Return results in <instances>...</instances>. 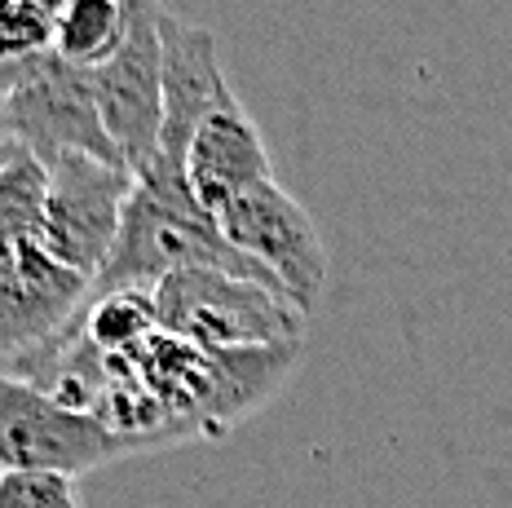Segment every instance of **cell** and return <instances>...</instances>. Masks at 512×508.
Masks as SVG:
<instances>
[{
	"instance_id": "8fae6325",
	"label": "cell",
	"mask_w": 512,
	"mask_h": 508,
	"mask_svg": "<svg viewBox=\"0 0 512 508\" xmlns=\"http://www.w3.org/2000/svg\"><path fill=\"white\" fill-rule=\"evenodd\" d=\"M0 508H84L80 478H67V473H0Z\"/></svg>"
},
{
	"instance_id": "8992f818",
	"label": "cell",
	"mask_w": 512,
	"mask_h": 508,
	"mask_svg": "<svg viewBox=\"0 0 512 508\" xmlns=\"http://www.w3.org/2000/svg\"><path fill=\"white\" fill-rule=\"evenodd\" d=\"M128 31L102 67L89 71L93 102L102 129L128 173H142L159 155V124H164V54H159L155 9L159 0H124Z\"/></svg>"
},
{
	"instance_id": "3957f363",
	"label": "cell",
	"mask_w": 512,
	"mask_h": 508,
	"mask_svg": "<svg viewBox=\"0 0 512 508\" xmlns=\"http://www.w3.org/2000/svg\"><path fill=\"white\" fill-rule=\"evenodd\" d=\"M217 226L230 239V248H239L243 257L270 274L274 288L296 310L301 314L314 310L327 288V274H332V257H327V243L318 235L309 208L292 190H283L274 177H265V182L248 186L221 208Z\"/></svg>"
},
{
	"instance_id": "7c38bea8",
	"label": "cell",
	"mask_w": 512,
	"mask_h": 508,
	"mask_svg": "<svg viewBox=\"0 0 512 508\" xmlns=\"http://www.w3.org/2000/svg\"><path fill=\"white\" fill-rule=\"evenodd\" d=\"M31 5H36V9H40V14H49V18H53V23H58V18H62V14H67V5H71V0H31Z\"/></svg>"
},
{
	"instance_id": "277c9868",
	"label": "cell",
	"mask_w": 512,
	"mask_h": 508,
	"mask_svg": "<svg viewBox=\"0 0 512 508\" xmlns=\"http://www.w3.org/2000/svg\"><path fill=\"white\" fill-rule=\"evenodd\" d=\"M0 142L23 146L36 160L76 151L120 164L111 137L102 129L89 71L62 62L53 49L40 58H27L18 67L14 89L0 98Z\"/></svg>"
},
{
	"instance_id": "7a4b0ae2",
	"label": "cell",
	"mask_w": 512,
	"mask_h": 508,
	"mask_svg": "<svg viewBox=\"0 0 512 508\" xmlns=\"http://www.w3.org/2000/svg\"><path fill=\"white\" fill-rule=\"evenodd\" d=\"M128 455L93 411L67 407L49 389L0 367V473H84Z\"/></svg>"
},
{
	"instance_id": "5b68a950",
	"label": "cell",
	"mask_w": 512,
	"mask_h": 508,
	"mask_svg": "<svg viewBox=\"0 0 512 508\" xmlns=\"http://www.w3.org/2000/svg\"><path fill=\"white\" fill-rule=\"evenodd\" d=\"M45 177L40 243L58 266L76 270L93 288L115 248V235H120V213L133 190V173L124 164L98 160V155L67 151L45 160Z\"/></svg>"
},
{
	"instance_id": "6da1fadb",
	"label": "cell",
	"mask_w": 512,
	"mask_h": 508,
	"mask_svg": "<svg viewBox=\"0 0 512 508\" xmlns=\"http://www.w3.org/2000/svg\"><path fill=\"white\" fill-rule=\"evenodd\" d=\"M159 327L204 349L305 341V314L256 279L217 266L173 270L151 288Z\"/></svg>"
},
{
	"instance_id": "9c48e42d",
	"label": "cell",
	"mask_w": 512,
	"mask_h": 508,
	"mask_svg": "<svg viewBox=\"0 0 512 508\" xmlns=\"http://www.w3.org/2000/svg\"><path fill=\"white\" fill-rule=\"evenodd\" d=\"M124 31H128L124 0H71L67 14L53 23V54L80 71H93L124 45Z\"/></svg>"
},
{
	"instance_id": "52a82bcc",
	"label": "cell",
	"mask_w": 512,
	"mask_h": 508,
	"mask_svg": "<svg viewBox=\"0 0 512 508\" xmlns=\"http://www.w3.org/2000/svg\"><path fill=\"white\" fill-rule=\"evenodd\" d=\"M159 54H164V124H159V155L168 164H186L190 137L208 120V111L230 93V76L221 71L217 36L204 23L173 14L159 0L155 9Z\"/></svg>"
},
{
	"instance_id": "ba28073f",
	"label": "cell",
	"mask_w": 512,
	"mask_h": 508,
	"mask_svg": "<svg viewBox=\"0 0 512 508\" xmlns=\"http://www.w3.org/2000/svg\"><path fill=\"white\" fill-rule=\"evenodd\" d=\"M186 182L195 190L199 208L217 217L234 195H243L248 186L265 182L270 173V146L261 137V124L252 120V111L239 102V93H230L208 111V120L195 129L186 151Z\"/></svg>"
},
{
	"instance_id": "30bf717a",
	"label": "cell",
	"mask_w": 512,
	"mask_h": 508,
	"mask_svg": "<svg viewBox=\"0 0 512 508\" xmlns=\"http://www.w3.org/2000/svg\"><path fill=\"white\" fill-rule=\"evenodd\" d=\"M53 49V18L31 0H0V62L40 58Z\"/></svg>"
}]
</instances>
